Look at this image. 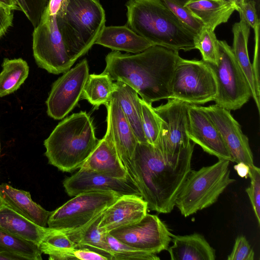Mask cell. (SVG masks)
Returning a JSON list of instances; mask_svg holds the SVG:
<instances>
[{
	"label": "cell",
	"mask_w": 260,
	"mask_h": 260,
	"mask_svg": "<svg viewBox=\"0 0 260 260\" xmlns=\"http://www.w3.org/2000/svg\"><path fill=\"white\" fill-rule=\"evenodd\" d=\"M250 185L246 189L258 225L260 224V169L254 165L249 166Z\"/></svg>",
	"instance_id": "8d00e7d4"
},
{
	"label": "cell",
	"mask_w": 260,
	"mask_h": 260,
	"mask_svg": "<svg viewBox=\"0 0 260 260\" xmlns=\"http://www.w3.org/2000/svg\"><path fill=\"white\" fill-rule=\"evenodd\" d=\"M52 84L46 101L48 115L60 120L76 106L81 99L89 75V66L86 59L63 73Z\"/></svg>",
	"instance_id": "7c38bea8"
},
{
	"label": "cell",
	"mask_w": 260,
	"mask_h": 260,
	"mask_svg": "<svg viewBox=\"0 0 260 260\" xmlns=\"http://www.w3.org/2000/svg\"><path fill=\"white\" fill-rule=\"evenodd\" d=\"M121 196L112 191L80 193L52 211L48 228L68 232L79 230L103 212Z\"/></svg>",
	"instance_id": "9c48e42d"
},
{
	"label": "cell",
	"mask_w": 260,
	"mask_h": 260,
	"mask_svg": "<svg viewBox=\"0 0 260 260\" xmlns=\"http://www.w3.org/2000/svg\"><path fill=\"white\" fill-rule=\"evenodd\" d=\"M0 251L19 254L28 260H41L38 245L13 235L0 228Z\"/></svg>",
	"instance_id": "f546056e"
},
{
	"label": "cell",
	"mask_w": 260,
	"mask_h": 260,
	"mask_svg": "<svg viewBox=\"0 0 260 260\" xmlns=\"http://www.w3.org/2000/svg\"><path fill=\"white\" fill-rule=\"evenodd\" d=\"M251 1L255 3L257 14L259 15V0H245V2Z\"/></svg>",
	"instance_id": "7dc6e473"
},
{
	"label": "cell",
	"mask_w": 260,
	"mask_h": 260,
	"mask_svg": "<svg viewBox=\"0 0 260 260\" xmlns=\"http://www.w3.org/2000/svg\"><path fill=\"white\" fill-rule=\"evenodd\" d=\"M218 41L214 30L204 25L194 37V49L200 51L203 61L217 64L219 59Z\"/></svg>",
	"instance_id": "4dcf8cb0"
},
{
	"label": "cell",
	"mask_w": 260,
	"mask_h": 260,
	"mask_svg": "<svg viewBox=\"0 0 260 260\" xmlns=\"http://www.w3.org/2000/svg\"><path fill=\"white\" fill-rule=\"evenodd\" d=\"M254 252L245 236H238L235 240L233 249L228 255V260H253Z\"/></svg>",
	"instance_id": "f35d334b"
},
{
	"label": "cell",
	"mask_w": 260,
	"mask_h": 260,
	"mask_svg": "<svg viewBox=\"0 0 260 260\" xmlns=\"http://www.w3.org/2000/svg\"><path fill=\"white\" fill-rule=\"evenodd\" d=\"M171 96L189 105H204L214 101L217 85L208 64L202 59L178 60L170 84Z\"/></svg>",
	"instance_id": "ba28073f"
},
{
	"label": "cell",
	"mask_w": 260,
	"mask_h": 260,
	"mask_svg": "<svg viewBox=\"0 0 260 260\" xmlns=\"http://www.w3.org/2000/svg\"><path fill=\"white\" fill-rule=\"evenodd\" d=\"M92 121L84 111L60 122L44 140L48 163L63 172L80 169L96 147Z\"/></svg>",
	"instance_id": "277c9868"
},
{
	"label": "cell",
	"mask_w": 260,
	"mask_h": 260,
	"mask_svg": "<svg viewBox=\"0 0 260 260\" xmlns=\"http://www.w3.org/2000/svg\"><path fill=\"white\" fill-rule=\"evenodd\" d=\"M230 162L219 159L212 165L190 171L175 201L182 215L188 217L209 207L235 181L230 177Z\"/></svg>",
	"instance_id": "8992f818"
},
{
	"label": "cell",
	"mask_w": 260,
	"mask_h": 260,
	"mask_svg": "<svg viewBox=\"0 0 260 260\" xmlns=\"http://www.w3.org/2000/svg\"><path fill=\"white\" fill-rule=\"evenodd\" d=\"M32 51L38 66L51 74L64 73L75 63L58 30L56 15L46 8L32 32Z\"/></svg>",
	"instance_id": "30bf717a"
},
{
	"label": "cell",
	"mask_w": 260,
	"mask_h": 260,
	"mask_svg": "<svg viewBox=\"0 0 260 260\" xmlns=\"http://www.w3.org/2000/svg\"><path fill=\"white\" fill-rule=\"evenodd\" d=\"M0 153H1V144H0Z\"/></svg>",
	"instance_id": "c3c4849f"
},
{
	"label": "cell",
	"mask_w": 260,
	"mask_h": 260,
	"mask_svg": "<svg viewBox=\"0 0 260 260\" xmlns=\"http://www.w3.org/2000/svg\"><path fill=\"white\" fill-rule=\"evenodd\" d=\"M179 51L153 45L135 54L113 51L105 58L103 72L112 80L121 81L149 104L170 98V84Z\"/></svg>",
	"instance_id": "7a4b0ae2"
},
{
	"label": "cell",
	"mask_w": 260,
	"mask_h": 260,
	"mask_svg": "<svg viewBox=\"0 0 260 260\" xmlns=\"http://www.w3.org/2000/svg\"><path fill=\"white\" fill-rule=\"evenodd\" d=\"M0 228L38 245L50 230L21 215L1 198Z\"/></svg>",
	"instance_id": "ffe728a7"
},
{
	"label": "cell",
	"mask_w": 260,
	"mask_h": 260,
	"mask_svg": "<svg viewBox=\"0 0 260 260\" xmlns=\"http://www.w3.org/2000/svg\"><path fill=\"white\" fill-rule=\"evenodd\" d=\"M195 144L172 153L158 145L137 143L134 155L137 187L148 209L170 213L179 190L191 170Z\"/></svg>",
	"instance_id": "6da1fadb"
},
{
	"label": "cell",
	"mask_w": 260,
	"mask_h": 260,
	"mask_svg": "<svg viewBox=\"0 0 260 260\" xmlns=\"http://www.w3.org/2000/svg\"><path fill=\"white\" fill-rule=\"evenodd\" d=\"M80 168L89 170L113 178H129L115 145L109 126L95 149Z\"/></svg>",
	"instance_id": "d6986e66"
},
{
	"label": "cell",
	"mask_w": 260,
	"mask_h": 260,
	"mask_svg": "<svg viewBox=\"0 0 260 260\" xmlns=\"http://www.w3.org/2000/svg\"><path fill=\"white\" fill-rule=\"evenodd\" d=\"M13 11L0 4V38L13 25Z\"/></svg>",
	"instance_id": "b9f144b4"
},
{
	"label": "cell",
	"mask_w": 260,
	"mask_h": 260,
	"mask_svg": "<svg viewBox=\"0 0 260 260\" xmlns=\"http://www.w3.org/2000/svg\"><path fill=\"white\" fill-rule=\"evenodd\" d=\"M112 260H159L156 254L146 252L123 243L110 235L106 233Z\"/></svg>",
	"instance_id": "1f68e13d"
},
{
	"label": "cell",
	"mask_w": 260,
	"mask_h": 260,
	"mask_svg": "<svg viewBox=\"0 0 260 260\" xmlns=\"http://www.w3.org/2000/svg\"><path fill=\"white\" fill-rule=\"evenodd\" d=\"M63 185L70 197L92 191H112L120 196L142 197L138 188L129 178H113L83 168H80L75 174L66 178Z\"/></svg>",
	"instance_id": "9a60e30c"
},
{
	"label": "cell",
	"mask_w": 260,
	"mask_h": 260,
	"mask_svg": "<svg viewBox=\"0 0 260 260\" xmlns=\"http://www.w3.org/2000/svg\"><path fill=\"white\" fill-rule=\"evenodd\" d=\"M106 107L107 125L110 128L119 156L128 177L137 186L134 165L137 140L117 100L112 97Z\"/></svg>",
	"instance_id": "2e32d148"
},
{
	"label": "cell",
	"mask_w": 260,
	"mask_h": 260,
	"mask_svg": "<svg viewBox=\"0 0 260 260\" xmlns=\"http://www.w3.org/2000/svg\"><path fill=\"white\" fill-rule=\"evenodd\" d=\"M147 202L137 195L119 197L102 213L99 227L104 232L136 223L147 213Z\"/></svg>",
	"instance_id": "ac0fdd59"
},
{
	"label": "cell",
	"mask_w": 260,
	"mask_h": 260,
	"mask_svg": "<svg viewBox=\"0 0 260 260\" xmlns=\"http://www.w3.org/2000/svg\"><path fill=\"white\" fill-rule=\"evenodd\" d=\"M48 255L50 260H111L108 255L85 247L57 250Z\"/></svg>",
	"instance_id": "d590c367"
},
{
	"label": "cell",
	"mask_w": 260,
	"mask_h": 260,
	"mask_svg": "<svg viewBox=\"0 0 260 260\" xmlns=\"http://www.w3.org/2000/svg\"><path fill=\"white\" fill-rule=\"evenodd\" d=\"M0 198L13 209L38 225L46 227L52 211L35 202L28 191L13 187L7 183L0 184Z\"/></svg>",
	"instance_id": "7402d4cb"
},
{
	"label": "cell",
	"mask_w": 260,
	"mask_h": 260,
	"mask_svg": "<svg viewBox=\"0 0 260 260\" xmlns=\"http://www.w3.org/2000/svg\"><path fill=\"white\" fill-rule=\"evenodd\" d=\"M0 73V97L11 94L18 90L27 79L29 66L21 58H4Z\"/></svg>",
	"instance_id": "83f0119b"
},
{
	"label": "cell",
	"mask_w": 260,
	"mask_h": 260,
	"mask_svg": "<svg viewBox=\"0 0 260 260\" xmlns=\"http://www.w3.org/2000/svg\"><path fill=\"white\" fill-rule=\"evenodd\" d=\"M109 233L130 246L156 254L167 250L173 235L157 216L148 213L139 221Z\"/></svg>",
	"instance_id": "8fae6325"
},
{
	"label": "cell",
	"mask_w": 260,
	"mask_h": 260,
	"mask_svg": "<svg viewBox=\"0 0 260 260\" xmlns=\"http://www.w3.org/2000/svg\"><path fill=\"white\" fill-rule=\"evenodd\" d=\"M114 90V82L108 74H89L81 98L98 108L109 103Z\"/></svg>",
	"instance_id": "f1b7e54d"
},
{
	"label": "cell",
	"mask_w": 260,
	"mask_h": 260,
	"mask_svg": "<svg viewBox=\"0 0 260 260\" xmlns=\"http://www.w3.org/2000/svg\"><path fill=\"white\" fill-rule=\"evenodd\" d=\"M56 20L68 52L75 62L95 44L105 26L106 16L98 0H66Z\"/></svg>",
	"instance_id": "5b68a950"
},
{
	"label": "cell",
	"mask_w": 260,
	"mask_h": 260,
	"mask_svg": "<svg viewBox=\"0 0 260 260\" xmlns=\"http://www.w3.org/2000/svg\"><path fill=\"white\" fill-rule=\"evenodd\" d=\"M103 212L82 229L64 233L76 244V247H89L108 255L112 260L111 251L106 238L107 232H103L99 227Z\"/></svg>",
	"instance_id": "4316f807"
},
{
	"label": "cell",
	"mask_w": 260,
	"mask_h": 260,
	"mask_svg": "<svg viewBox=\"0 0 260 260\" xmlns=\"http://www.w3.org/2000/svg\"><path fill=\"white\" fill-rule=\"evenodd\" d=\"M187 135L207 153L219 159L233 160L218 129L200 106L189 105Z\"/></svg>",
	"instance_id": "e0dca14e"
},
{
	"label": "cell",
	"mask_w": 260,
	"mask_h": 260,
	"mask_svg": "<svg viewBox=\"0 0 260 260\" xmlns=\"http://www.w3.org/2000/svg\"><path fill=\"white\" fill-rule=\"evenodd\" d=\"M189 105L178 100L168 99L166 103L153 108L161 120L160 133L156 145L174 153L190 143L187 135Z\"/></svg>",
	"instance_id": "4fadbf2b"
},
{
	"label": "cell",
	"mask_w": 260,
	"mask_h": 260,
	"mask_svg": "<svg viewBox=\"0 0 260 260\" xmlns=\"http://www.w3.org/2000/svg\"><path fill=\"white\" fill-rule=\"evenodd\" d=\"M0 260H28L26 257L19 254L6 251H0Z\"/></svg>",
	"instance_id": "ee69618b"
},
{
	"label": "cell",
	"mask_w": 260,
	"mask_h": 260,
	"mask_svg": "<svg viewBox=\"0 0 260 260\" xmlns=\"http://www.w3.org/2000/svg\"><path fill=\"white\" fill-rule=\"evenodd\" d=\"M28 20L36 27L40 22L49 0H16Z\"/></svg>",
	"instance_id": "74e56055"
},
{
	"label": "cell",
	"mask_w": 260,
	"mask_h": 260,
	"mask_svg": "<svg viewBox=\"0 0 260 260\" xmlns=\"http://www.w3.org/2000/svg\"><path fill=\"white\" fill-rule=\"evenodd\" d=\"M234 168L240 177L246 179L249 177V166L247 164L242 162L237 163Z\"/></svg>",
	"instance_id": "7bdbcfd3"
},
{
	"label": "cell",
	"mask_w": 260,
	"mask_h": 260,
	"mask_svg": "<svg viewBox=\"0 0 260 260\" xmlns=\"http://www.w3.org/2000/svg\"><path fill=\"white\" fill-rule=\"evenodd\" d=\"M0 4L14 11H20L16 0H0Z\"/></svg>",
	"instance_id": "f6af8a7d"
},
{
	"label": "cell",
	"mask_w": 260,
	"mask_h": 260,
	"mask_svg": "<svg viewBox=\"0 0 260 260\" xmlns=\"http://www.w3.org/2000/svg\"><path fill=\"white\" fill-rule=\"evenodd\" d=\"M231 4H232L236 8V10L238 11L245 3V0H224Z\"/></svg>",
	"instance_id": "bcb514c9"
},
{
	"label": "cell",
	"mask_w": 260,
	"mask_h": 260,
	"mask_svg": "<svg viewBox=\"0 0 260 260\" xmlns=\"http://www.w3.org/2000/svg\"><path fill=\"white\" fill-rule=\"evenodd\" d=\"M126 25L153 45L184 51L194 49L196 35L161 0H128Z\"/></svg>",
	"instance_id": "3957f363"
},
{
	"label": "cell",
	"mask_w": 260,
	"mask_h": 260,
	"mask_svg": "<svg viewBox=\"0 0 260 260\" xmlns=\"http://www.w3.org/2000/svg\"><path fill=\"white\" fill-rule=\"evenodd\" d=\"M219 59L217 64L207 62L217 85L213 101L230 111L240 109L252 96L247 79L226 41H218Z\"/></svg>",
	"instance_id": "52a82bcc"
},
{
	"label": "cell",
	"mask_w": 260,
	"mask_h": 260,
	"mask_svg": "<svg viewBox=\"0 0 260 260\" xmlns=\"http://www.w3.org/2000/svg\"><path fill=\"white\" fill-rule=\"evenodd\" d=\"M188 0H162L173 14L195 35L204 26L203 23L196 17L185 6Z\"/></svg>",
	"instance_id": "e575fe53"
},
{
	"label": "cell",
	"mask_w": 260,
	"mask_h": 260,
	"mask_svg": "<svg viewBox=\"0 0 260 260\" xmlns=\"http://www.w3.org/2000/svg\"><path fill=\"white\" fill-rule=\"evenodd\" d=\"M237 11L239 13L240 17L242 18L253 29L259 25L258 14L254 2H245Z\"/></svg>",
	"instance_id": "60d3db41"
},
{
	"label": "cell",
	"mask_w": 260,
	"mask_h": 260,
	"mask_svg": "<svg viewBox=\"0 0 260 260\" xmlns=\"http://www.w3.org/2000/svg\"><path fill=\"white\" fill-rule=\"evenodd\" d=\"M173 245L168 247L172 260H214L215 251L203 236L192 234L172 236Z\"/></svg>",
	"instance_id": "603a6c76"
},
{
	"label": "cell",
	"mask_w": 260,
	"mask_h": 260,
	"mask_svg": "<svg viewBox=\"0 0 260 260\" xmlns=\"http://www.w3.org/2000/svg\"><path fill=\"white\" fill-rule=\"evenodd\" d=\"M203 24L214 30L226 22L235 7L224 0H188L184 4Z\"/></svg>",
	"instance_id": "d4e9b609"
},
{
	"label": "cell",
	"mask_w": 260,
	"mask_h": 260,
	"mask_svg": "<svg viewBox=\"0 0 260 260\" xmlns=\"http://www.w3.org/2000/svg\"><path fill=\"white\" fill-rule=\"evenodd\" d=\"M249 25L240 17L239 22L235 23L232 27L233 44L232 48L234 55L244 73L250 86L252 97L256 104L253 74L247 48L250 32Z\"/></svg>",
	"instance_id": "484cf974"
},
{
	"label": "cell",
	"mask_w": 260,
	"mask_h": 260,
	"mask_svg": "<svg viewBox=\"0 0 260 260\" xmlns=\"http://www.w3.org/2000/svg\"><path fill=\"white\" fill-rule=\"evenodd\" d=\"M94 44L103 46L113 51H123L135 54L153 46L126 24L123 26H105Z\"/></svg>",
	"instance_id": "44dd1931"
},
{
	"label": "cell",
	"mask_w": 260,
	"mask_h": 260,
	"mask_svg": "<svg viewBox=\"0 0 260 260\" xmlns=\"http://www.w3.org/2000/svg\"><path fill=\"white\" fill-rule=\"evenodd\" d=\"M200 107L218 129L233 162H244L249 166L253 165L248 138L243 133L240 124L230 111L216 104Z\"/></svg>",
	"instance_id": "5bb4252c"
},
{
	"label": "cell",
	"mask_w": 260,
	"mask_h": 260,
	"mask_svg": "<svg viewBox=\"0 0 260 260\" xmlns=\"http://www.w3.org/2000/svg\"><path fill=\"white\" fill-rule=\"evenodd\" d=\"M141 107L142 127L148 143L156 145L160 135L161 120L152 107L142 99H140Z\"/></svg>",
	"instance_id": "d6a6232c"
},
{
	"label": "cell",
	"mask_w": 260,
	"mask_h": 260,
	"mask_svg": "<svg viewBox=\"0 0 260 260\" xmlns=\"http://www.w3.org/2000/svg\"><path fill=\"white\" fill-rule=\"evenodd\" d=\"M259 29L258 26L254 29L255 33V48L253 61L252 68L255 84V89L256 97V107L258 112L260 111V83L259 73Z\"/></svg>",
	"instance_id": "ab89813d"
},
{
	"label": "cell",
	"mask_w": 260,
	"mask_h": 260,
	"mask_svg": "<svg viewBox=\"0 0 260 260\" xmlns=\"http://www.w3.org/2000/svg\"><path fill=\"white\" fill-rule=\"evenodd\" d=\"M112 94L120 106L134 133L140 143H147L144 134L140 98L137 91L121 81L114 82Z\"/></svg>",
	"instance_id": "cb8c5ba5"
},
{
	"label": "cell",
	"mask_w": 260,
	"mask_h": 260,
	"mask_svg": "<svg viewBox=\"0 0 260 260\" xmlns=\"http://www.w3.org/2000/svg\"><path fill=\"white\" fill-rule=\"evenodd\" d=\"M38 246L42 253L48 255L57 250L76 247L65 233L51 228Z\"/></svg>",
	"instance_id": "836d02e7"
}]
</instances>
